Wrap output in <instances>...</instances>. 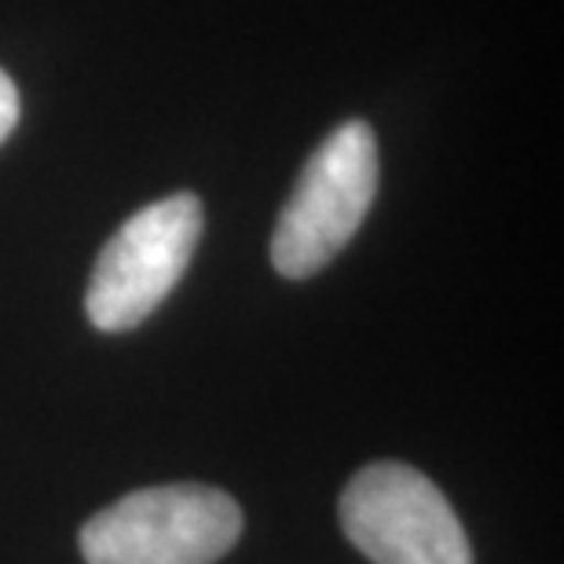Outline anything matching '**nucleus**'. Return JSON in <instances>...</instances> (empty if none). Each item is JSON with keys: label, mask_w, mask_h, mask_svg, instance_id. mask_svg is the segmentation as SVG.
<instances>
[{"label": "nucleus", "mask_w": 564, "mask_h": 564, "mask_svg": "<svg viewBox=\"0 0 564 564\" xmlns=\"http://www.w3.org/2000/svg\"><path fill=\"white\" fill-rule=\"evenodd\" d=\"M378 195V140L367 121H345L312 151L272 235L282 279L319 275L367 220Z\"/></svg>", "instance_id": "1"}, {"label": "nucleus", "mask_w": 564, "mask_h": 564, "mask_svg": "<svg viewBox=\"0 0 564 564\" xmlns=\"http://www.w3.org/2000/svg\"><path fill=\"white\" fill-rule=\"evenodd\" d=\"M242 510L209 484H162L99 510L77 546L88 564H213L239 543Z\"/></svg>", "instance_id": "2"}, {"label": "nucleus", "mask_w": 564, "mask_h": 564, "mask_svg": "<svg viewBox=\"0 0 564 564\" xmlns=\"http://www.w3.org/2000/svg\"><path fill=\"white\" fill-rule=\"evenodd\" d=\"M202 239V202L191 191L158 198L121 224L96 257L85 312L96 330L140 326L169 297Z\"/></svg>", "instance_id": "3"}, {"label": "nucleus", "mask_w": 564, "mask_h": 564, "mask_svg": "<svg viewBox=\"0 0 564 564\" xmlns=\"http://www.w3.org/2000/svg\"><path fill=\"white\" fill-rule=\"evenodd\" d=\"M341 528L375 564H473L447 495L403 462L364 466L341 491Z\"/></svg>", "instance_id": "4"}, {"label": "nucleus", "mask_w": 564, "mask_h": 564, "mask_svg": "<svg viewBox=\"0 0 564 564\" xmlns=\"http://www.w3.org/2000/svg\"><path fill=\"white\" fill-rule=\"evenodd\" d=\"M15 126H19V88L4 70H0V143L11 137Z\"/></svg>", "instance_id": "5"}]
</instances>
